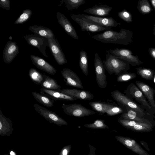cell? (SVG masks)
<instances>
[{"label": "cell", "instance_id": "1", "mask_svg": "<svg viewBox=\"0 0 155 155\" xmlns=\"http://www.w3.org/2000/svg\"><path fill=\"white\" fill-rule=\"evenodd\" d=\"M133 33L129 30L121 29L119 32L111 30L92 36L91 38L106 44L127 45L132 41Z\"/></svg>", "mask_w": 155, "mask_h": 155}, {"label": "cell", "instance_id": "2", "mask_svg": "<svg viewBox=\"0 0 155 155\" xmlns=\"http://www.w3.org/2000/svg\"><path fill=\"white\" fill-rule=\"evenodd\" d=\"M106 59L103 61L105 69L110 74L119 75L130 69L129 64L126 61L110 54L105 55Z\"/></svg>", "mask_w": 155, "mask_h": 155}, {"label": "cell", "instance_id": "3", "mask_svg": "<svg viewBox=\"0 0 155 155\" xmlns=\"http://www.w3.org/2000/svg\"><path fill=\"white\" fill-rule=\"evenodd\" d=\"M111 94L113 99L119 104L132 109L140 117L150 119V114L145 110L142 106L137 104L118 90L113 91L111 92Z\"/></svg>", "mask_w": 155, "mask_h": 155}, {"label": "cell", "instance_id": "4", "mask_svg": "<svg viewBox=\"0 0 155 155\" xmlns=\"http://www.w3.org/2000/svg\"><path fill=\"white\" fill-rule=\"evenodd\" d=\"M126 96L133 101L134 99L140 104L149 114L154 113L142 92L134 84L131 83L124 91Z\"/></svg>", "mask_w": 155, "mask_h": 155}, {"label": "cell", "instance_id": "5", "mask_svg": "<svg viewBox=\"0 0 155 155\" xmlns=\"http://www.w3.org/2000/svg\"><path fill=\"white\" fill-rule=\"evenodd\" d=\"M71 18L80 26L83 31L96 32L102 31L110 30L111 28L101 26L81 16L80 14L70 15Z\"/></svg>", "mask_w": 155, "mask_h": 155}, {"label": "cell", "instance_id": "6", "mask_svg": "<svg viewBox=\"0 0 155 155\" xmlns=\"http://www.w3.org/2000/svg\"><path fill=\"white\" fill-rule=\"evenodd\" d=\"M117 122L126 128L138 132H146L153 130L154 125L150 123L141 122L119 118Z\"/></svg>", "mask_w": 155, "mask_h": 155}, {"label": "cell", "instance_id": "7", "mask_svg": "<svg viewBox=\"0 0 155 155\" xmlns=\"http://www.w3.org/2000/svg\"><path fill=\"white\" fill-rule=\"evenodd\" d=\"M107 54H110L124 61L133 66L139 65L143 64L137 56L132 55V51L127 49L115 48L106 50Z\"/></svg>", "mask_w": 155, "mask_h": 155}, {"label": "cell", "instance_id": "8", "mask_svg": "<svg viewBox=\"0 0 155 155\" xmlns=\"http://www.w3.org/2000/svg\"><path fill=\"white\" fill-rule=\"evenodd\" d=\"M62 108L66 114L78 117H82L93 115L96 112L83 106L80 104L74 103L63 104Z\"/></svg>", "mask_w": 155, "mask_h": 155}, {"label": "cell", "instance_id": "9", "mask_svg": "<svg viewBox=\"0 0 155 155\" xmlns=\"http://www.w3.org/2000/svg\"><path fill=\"white\" fill-rule=\"evenodd\" d=\"M35 110L50 123H53L59 126L66 125L67 122L57 114L37 104L34 105Z\"/></svg>", "mask_w": 155, "mask_h": 155}, {"label": "cell", "instance_id": "10", "mask_svg": "<svg viewBox=\"0 0 155 155\" xmlns=\"http://www.w3.org/2000/svg\"><path fill=\"white\" fill-rule=\"evenodd\" d=\"M28 44L38 48L45 57H48L46 52V47H49L48 39L34 33L24 36Z\"/></svg>", "mask_w": 155, "mask_h": 155}, {"label": "cell", "instance_id": "11", "mask_svg": "<svg viewBox=\"0 0 155 155\" xmlns=\"http://www.w3.org/2000/svg\"><path fill=\"white\" fill-rule=\"evenodd\" d=\"M94 65L96 79L97 84L100 88H105L107 86L105 68L103 61L97 53L95 54Z\"/></svg>", "mask_w": 155, "mask_h": 155}, {"label": "cell", "instance_id": "12", "mask_svg": "<svg viewBox=\"0 0 155 155\" xmlns=\"http://www.w3.org/2000/svg\"><path fill=\"white\" fill-rule=\"evenodd\" d=\"M50 51L57 63L61 65L67 63V61L59 43L55 38L48 39Z\"/></svg>", "mask_w": 155, "mask_h": 155}, {"label": "cell", "instance_id": "13", "mask_svg": "<svg viewBox=\"0 0 155 155\" xmlns=\"http://www.w3.org/2000/svg\"><path fill=\"white\" fill-rule=\"evenodd\" d=\"M115 137L117 141L135 153L139 155H150L136 140L131 138L120 135L116 136Z\"/></svg>", "mask_w": 155, "mask_h": 155}, {"label": "cell", "instance_id": "14", "mask_svg": "<svg viewBox=\"0 0 155 155\" xmlns=\"http://www.w3.org/2000/svg\"><path fill=\"white\" fill-rule=\"evenodd\" d=\"M61 73L67 85L84 89L81 81L74 71L68 68H64Z\"/></svg>", "mask_w": 155, "mask_h": 155}, {"label": "cell", "instance_id": "15", "mask_svg": "<svg viewBox=\"0 0 155 155\" xmlns=\"http://www.w3.org/2000/svg\"><path fill=\"white\" fill-rule=\"evenodd\" d=\"M19 48L14 41H8L6 44L3 51V58L6 64L11 63L19 53Z\"/></svg>", "mask_w": 155, "mask_h": 155}, {"label": "cell", "instance_id": "16", "mask_svg": "<svg viewBox=\"0 0 155 155\" xmlns=\"http://www.w3.org/2000/svg\"><path fill=\"white\" fill-rule=\"evenodd\" d=\"M81 16L101 26L105 27H115L121 24L111 17H99L87 14H80Z\"/></svg>", "mask_w": 155, "mask_h": 155}, {"label": "cell", "instance_id": "17", "mask_svg": "<svg viewBox=\"0 0 155 155\" xmlns=\"http://www.w3.org/2000/svg\"><path fill=\"white\" fill-rule=\"evenodd\" d=\"M56 18L58 22L66 32L73 38L78 40V36L77 32L72 24L63 14L58 12Z\"/></svg>", "mask_w": 155, "mask_h": 155}, {"label": "cell", "instance_id": "18", "mask_svg": "<svg viewBox=\"0 0 155 155\" xmlns=\"http://www.w3.org/2000/svg\"><path fill=\"white\" fill-rule=\"evenodd\" d=\"M136 84L138 87L142 92L154 112H155V101L154 96L155 90L146 83L136 81Z\"/></svg>", "mask_w": 155, "mask_h": 155}, {"label": "cell", "instance_id": "19", "mask_svg": "<svg viewBox=\"0 0 155 155\" xmlns=\"http://www.w3.org/2000/svg\"><path fill=\"white\" fill-rule=\"evenodd\" d=\"M30 58L32 64L40 70L52 75H54L56 74V70L42 58L37 56L31 54Z\"/></svg>", "mask_w": 155, "mask_h": 155}, {"label": "cell", "instance_id": "20", "mask_svg": "<svg viewBox=\"0 0 155 155\" xmlns=\"http://www.w3.org/2000/svg\"><path fill=\"white\" fill-rule=\"evenodd\" d=\"M60 92L74 97L78 99L90 100L94 98V95L88 91L75 89L66 88L61 89Z\"/></svg>", "mask_w": 155, "mask_h": 155}, {"label": "cell", "instance_id": "21", "mask_svg": "<svg viewBox=\"0 0 155 155\" xmlns=\"http://www.w3.org/2000/svg\"><path fill=\"white\" fill-rule=\"evenodd\" d=\"M40 93L43 95L56 101L58 100L65 101H74L78 99L76 98L65 94L59 91L45 89H40Z\"/></svg>", "mask_w": 155, "mask_h": 155}, {"label": "cell", "instance_id": "22", "mask_svg": "<svg viewBox=\"0 0 155 155\" xmlns=\"http://www.w3.org/2000/svg\"><path fill=\"white\" fill-rule=\"evenodd\" d=\"M124 107L126 111L121 114L120 118L141 122L152 123L155 125V122L153 120L140 117L138 115L135 111L132 109L127 107Z\"/></svg>", "mask_w": 155, "mask_h": 155}, {"label": "cell", "instance_id": "23", "mask_svg": "<svg viewBox=\"0 0 155 155\" xmlns=\"http://www.w3.org/2000/svg\"><path fill=\"white\" fill-rule=\"evenodd\" d=\"M11 120L5 116L0 109V135L1 136H10L13 131Z\"/></svg>", "mask_w": 155, "mask_h": 155}, {"label": "cell", "instance_id": "24", "mask_svg": "<svg viewBox=\"0 0 155 155\" xmlns=\"http://www.w3.org/2000/svg\"><path fill=\"white\" fill-rule=\"evenodd\" d=\"M112 9V7L106 5H96L93 7L85 9L83 12L93 15L105 16L109 15Z\"/></svg>", "mask_w": 155, "mask_h": 155}, {"label": "cell", "instance_id": "25", "mask_svg": "<svg viewBox=\"0 0 155 155\" xmlns=\"http://www.w3.org/2000/svg\"><path fill=\"white\" fill-rule=\"evenodd\" d=\"M29 30L34 33L47 39L55 38L54 33L49 28L36 25L30 26Z\"/></svg>", "mask_w": 155, "mask_h": 155}, {"label": "cell", "instance_id": "26", "mask_svg": "<svg viewBox=\"0 0 155 155\" xmlns=\"http://www.w3.org/2000/svg\"><path fill=\"white\" fill-rule=\"evenodd\" d=\"M44 79L41 84L42 88L60 91L61 86L57 81L49 76L44 74Z\"/></svg>", "mask_w": 155, "mask_h": 155}, {"label": "cell", "instance_id": "27", "mask_svg": "<svg viewBox=\"0 0 155 155\" xmlns=\"http://www.w3.org/2000/svg\"><path fill=\"white\" fill-rule=\"evenodd\" d=\"M31 93L35 99L44 106L48 107L54 106V100H53L36 91L32 92Z\"/></svg>", "mask_w": 155, "mask_h": 155}, {"label": "cell", "instance_id": "28", "mask_svg": "<svg viewBox=\"0 0 155 155\" xmlns=\"http://www.w3.org/2000/svg\"><path fill=\"white\" fill-rule=\"evenodd\" d=\"M79 65L83 74L87 76L88 74V59L87 53L84 50H82L80 51Z\"/></svg>", "mask_w": 155, "mask_h": 155}, {"label": "cell", "instance_id": "29", "mask_svg": "<svg viewBox=\"0 0 155 155\" xmlns=\"http://www.w3.org/2000/svg\"><path fill=\"white\" fill-rule=\"evenodd\" d=\"M86 2L85 0H62L60 4L64 3V5L68 11L77 9L79 6Z\"/></svg>", "mask_w": 155, "mask_h": 155}, {"label": "cell", "instance_id": "30", "mask_svg": "<svg viewBox=\"0 0 155 155\" xmlns=\"http://www.w3.org/2000/svg\"><path fill=\"white\" fill-rule=\"evenodd\" d=\"M28 75L32 81L38 85H41L44 79V74L34 68L29 70Z\"/></svg>", "mask_w": 155, "mask_h": 155}, {"label": "cell", "instance_id": "31", "mask_svg": "<svg viewBox=\"0 0 155 155\" xmlns=\"http://www.w3.org/2000/svg\"><path fill=\"white\" fill-rule=\"evenodd\" d=\"M137 74L142 78L147 80H152L155 74V72L150 69L139 67L136 68Z\"/></svg>", "mask_w": 155, "mask_h": 155}, {"label": "cell", "instance_id": "32", "mask_svg": "<svg viewBox=\"0 0 155 155\" xmlns=\"http://www.w3.org/2000/svg\"><path fill=\"white\" fill-rule=\"evenodd\" d=\"M89 104L94 110L101 114H105L106 110L113 105L109 104L93 101L90 102Z\"/></svg>", "mask_w": 155, "mask_h": 155}, {"label": "cell", "instance_id": "33", "mask_svg": "<svg viewBox=\"0 0 155 155\" xmlns=\"http://www.w3.org/2000/svg\"><path fill=\"white\" fill-rule=\"evenodd\" d=\"M32 12L28 9L24 10L22 14L15 21V24H23L30 18Z\"/></svg>", "mask_w": 155, "mask_h": 155}, {"label": "cell", "instance_id": "34", "mask_svg": "<svg viewBox=\"0 0 155 155\" xmlns=\"http://www.w3.org/2000/svg\"><path fill=\"white\" fill-rule=\"evenodd\" d=\"M86 127L94 129H109V127L104 123V120L99 119L95 120L93 123L84 124Z\"/></svg>", "mask_w": 155, "mask_h": 155}, {"label": "cell", "instance_id": "35", "mask_svg": "<svg viewBox=\"0 0 155 155\" xmlns=\"http://www.w3.org/2000/svg\"><path fill=\"white\" fill-rule=\"evenodd\" d=\"M138 5L139 11L142 14H147L151 11L150 6L147 0L140 1Z\"/></svg>", "mask_w": 155, "mask_h": 155}, {"label": "cell", "instance_id": "36", "mask_svg": "<svg viewBox=\"0 0 155 155\" xmlns=\"http://www.w3.org/2000/svg\"><path fill=\"white\" fill-rule=\"evenodd\" d=\"M137 75L134 73H124L118 75L117 81L118 82H124L134 79Z\"/></svg>", "mask_w": 155, "mask_h": 155}, {"label": "cell", "instance_id": "37", "mask_svg": "<svg viewBox=\"0 0 155 155\" xmlns=\"http://www.w3.org/2000/svg\"><path fill=\"white\" fill-rule=\"evenodd\" d=\"M126 109H124L121 107L113 105L107 109L105 113L110 116L120 114H123L126 111Z\"/></svg>", "mask_w": 155, "mask_h": 155}, {"label": "cell", "instance_id": "38", "mask_svg": "<svg viewBox=\"0 0 155 155\" xmlns=\"http://www.w3.org/2000/svg\"><path fill=\"white\" fill-rule=\"evenodd\" d=\"M117 15L120 18L125 21L130 22L132 21L131 14L125 9L118 12Z\"/></svg>", "mask_w": 155, "mask_h": 155}, {"label": "cell", "instance_id": "39", "mask_svg": "<svg viewBox=\"0 0 155 155\" xmlns=\"http://www.w3.org/2000/svg\"><path fill=\"white\" fill-rule=\"evenodd\" d=\"M71 149V145L70 144L64 146L61 150L59 155H69Z\"/></svg>", "mask_w": 155, "mask_h": 155}, {"label": "cell", "instance_id": "40", "mask_svg": "<svg viewBox=\"0 0 155 155\" xmlns=\"http://www.w3.org/2000/svg\"><path fill=\"white\" fill-rule=\"evenodd\" d=\"M0 6L2 8L9 10L10 8V2L9 0H0Z\"/></svg>", "mask_w": 155, "mask_h": 155}, {"label": "cell", "instance_id": "41", "mask_svg": "<svg viewBox=\"0 0 155 155\" xmlns=\"http://www.w3.org/2000/svg\"><path fill=\"white\" fill-rule=\"evenodd\" d=\"M88 146L89 148V153L87 155H97L95 153L97 149L89 144H88Z\"/></svg>", "mask_w": 155, "mask_h": 155}, {"label": "cell", "instance_id": "42", "mask_svg": "<svg viewBox=\"0 0 155 155\" xmlns=\"http://www.w3.org/2000/svg\"><path fill=\"white\" fill-rule=\"evenodd\" d=\"M148 51L152 58L155 59V48H150L149 49Z\"/></svg>", "mask_w": 155, "mask_h": 155}, {"label": "cell", "instance_id": "43", "mask_svg": "<svg viewBox=\"0 0 155 155\" xmlns=\"http://www.w3.org/2000/svg\"><path fill=\"white\" fill-rule=\"evenodd\" d=\"M141 143L143 146L148 151H150L149 148L148 147L147 144L143 141H140Z\"/></svg>", "mask_w": 155, "mask_h": 155}, {"label": "cell", "instance_id": "44", "mask_svg": "<svg viewBox=\"0 0 155 155\" xmlns=\"http://www.w3.org/2000/svg\"><path fill=\"white\" fill-rule=\"evenodd\" d=\"M150 2L155 10V0H151Z\"/></svg>", "mask_w": 155, "mask_h": 155}, {"label": "cell", "instance_id": "45", "mask_svg": "<svg viewBox=\"0 0 155 155\" xmlns=\"http://www.w3.org/2000/svg\"><path fill=\"white\" fill-rule=\"evenodd\" d=\"M10 155H16L15 152L13 150H11L10 151Z\"/></svg>", "mask_w": 155, "mask_h": 155}, {"label": "cell", "instance_id": "46", "mask_svg": "<svg viewBox=\"0 0 155 155\" xmlns=\"http://www.w3.org/2000/svg\"><path fill=\"white\" fill-rule=\"evenodd\" d=\"M153 81L155 84V74L154 75L153 79Z\"/></svg>", "mask_w": 155, "mask_h": 155}, {"label": "cell", "instance_id": "47", "mask_svg": "<svg viewBox=\"0 0 155 155\" xmlns=\"http://www.w3.org/2000/svg\"><path fill=\"white\" fill-rule=\"evenodd\" d=\"M153 31H154V34L155 35V26H154V28H153Z\"/></svg>", "mask_w": 155, "mask_h": 155}]
</instances>
